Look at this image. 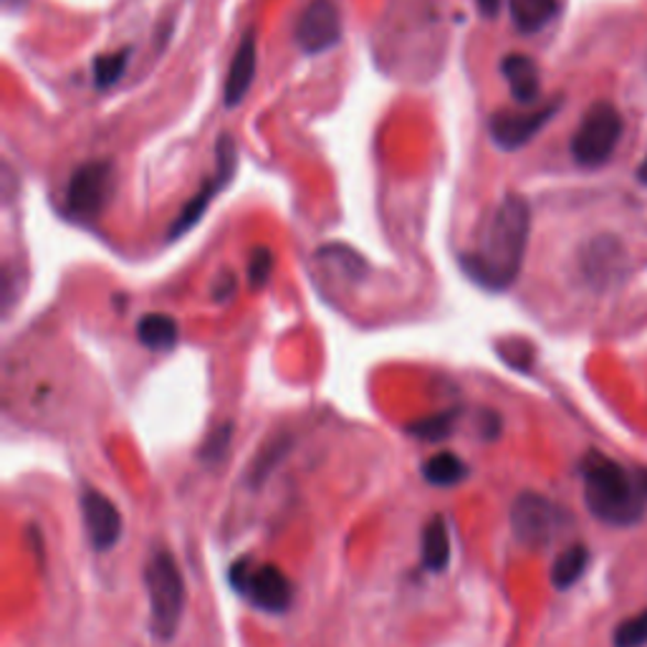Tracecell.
I'll return each instance as SVG.
<instances>
[{
    "mask_svg": "<svg viewBox=\"0 0 647 647\" xmlns=\"http://www.w3.org/2000/svg\"><path fill=\"white\" fill-rule=\"evenodd\" d=\"M531 235V208L522 195L508 193L493 208L481 241L473 253L463 255V268L475 284L489 292H506L524 268Z\"/></svg>",
    "mask_w": 647,
    "mask_h": 647,
    "instance_id": "1",
    "label": "cell"
},
{
    "mask_svg": "<svg viewBox=\"0 0 647 647\" xmlns=\"http://www.w3.org/2000/svg\"><path fill=\"white\" fill-rule=\"evenodd\" d=\"M584 501L592 516L607 526H633L643 518L647 485L640 473H629L602 453H586L582 461Z\"/></svg>",
    "mask_w": 647,
    "mask_h": 647,
    "instance_id": "2",
    "label": "cell"
},
{
    "mask_svg": "<svg viewBox=\"0 0 647 647\" xmlns=\"http://www.w3.org/2000/svg\"><path fill=\"white\" fill-rule=\"evenodd\" d=\"M144 584L150 597L152 633L160 640H169L180 627L185 612V582L175 557L160 549L144 567Z\"/></svg>",
    "mask_w": 647,
    "mask_h": 647,
    "instance_id": "3",
    "label": "cell"
},
{
    "mask_svg": "<svg viewBox=\"0 0 647 647\" xmlns=\"http://www.w3.org/2000/svg\"><path fill=\"white\" fill-rule=\"evenodd\" d=\"M623 114L610 101H597L586 109L572 138V157L582 167H602L615 155L619 140H623Z\"/></svg>",
    "mask_w": 647,
    "mask_h": 647,
    "instance_id": "4",
    "label": "cell"
},
{
    "mask_svg": "<svg viewBox=\"0 0 647 647\" xmlns=\"http://www.w3.org/2000/svg\"><path fill=\"white\" fill-rule=\"evenodd\" d=\"M569 524L567 511L541 493L526 491L511 506V529L524 547L544 549L564 534Z\"/></svg>",
    "mask_w": 647,
    "mask_h": 647,
    "instance_id": "5",
    "label": "cell"
},
{
    "mask_svg": "<svg viewBox=\"0 0 647 647\" xmlns=\"http://www.w3.org/2000/svg\"><path fill=\"white\" fill-rule=\"evenodd\" d=\"M231 584L235 592L249 597L255 607L266 612H286L292 607L294 586L288 577L274 564L251 567L249 559L235 561L231 569Z\"/></svg>",
    "mask_w": 647,
    "mask_h": 647,
    "instance_id": "6",
    "label": "cell"
},
{
    "mask_svg": "<svg viewBox=\"0 0 647 647\" xmlns=\"http://www.w3.org/2000/svg\"><path fill=\"white\" fill-rule=\"evenodd\" d=\"M114 190V169L109 162L94 160L87 165L76 167V173L69 180L66 190V210L76 218H94L99 216L105 206L112 198Z\"/></svg>",
    "mask_w": 647,
    "mask_h": 647,
    "instance_id": "7",
    "label": "cell"
},
{
    "mask_svg": "<svg viewBox=\"0 0 647 647\" xmlns=\"http://www.w3.org/2000/svg\"><path fill=\"white\" fill-rule=\"evenodd\" d=\"M235 162H238L235 140L231 138V134H220L216 144V177H208L198 190V195H195V198L180 210V216H177L173 228H169V238H180L190 231L193 226L200 223L202 216H206V210L210 208V202L216 200V195L231 183V177L235 173Z\"/></svg>",
    "mask_w": 647,
    "mask_h": 647,
    "instance_id": "8",
    "label": "cell"
},
{
    "mask_svg": "<svg viewBox=\"0 0 647 647\" xmlns=\"http://www.w3.org/2000/svg\"><path fill=\"white\" fill-rule=\"evenodd\" d=\"M342 41V13L335 0H311L296 23V44L304 54H324Z\"/></svg>",
    "mask_w": 647,
    "mask_h": 647,
    "instance_id": "9",
    "label": "cell"
},
{
    "mask_svg": "<svg viewBox=\"0 0 647 647\" xmlns=\"http://www.w3.org/2000/svg\"><path fill=\"white\" fill-rule=\"evenodd\" d=\"M559 107L561 99H555L551 105L536 109V112H508V109H501V112L493 114L489 122L491 138L506 152L524 147V144L531 142L536 134L541 132V127L559 112Z\"/></svg>",
    "mask_w": 647,
    "mask_h": 647,
    "instance_id": "10",
    "label": "cell"
},
{
    "mask_svg": "<svg viewBox=\"0 0 647 647\" xmlns=\"http://www.w3.org/2000/svg\"><path fill=\"white\" fill-rule=\"evenodd\" d=\"M81 514L91 547L97 551L112 549L122 536V516H119L114 501L105 493L87 489L81 496Z\"/></svg>",
    "mask_w": 647,
    "mask_h": 647,
    "instance_id": "11",
    "label": "cell"
},
{
    "mask_svg": "<svg viewBox=\"0 0 647 647\" xmlns=\"http://www.w3.org/2000/svg\"><path fill=\"white\" fill-rule=\"evenodd\" d=\"M255 64H259V51H255V31H245V36L241 39V44L235 48V56L231 62V69H228V79H226V107L235 109L249 94L251 84L255 79Z\"/></svg>",
    "mask_w": 647,
    "mask_h": 647,
    "instance_id": "12",
    "label": "cell"
},
{
    "mask_svg": "<svg viewBox=\"0 0 647 647\" xmlns=\"http://www.w3.org/2000/svg\"><path fill=\"white\" fill-rule=\"evenodd\" d=\"M501 74L511 89V97H514L518 105H534L541 94V76L539 66L531 56L526 54H508L504 62H501Z\"/></svg>",
    "mask_w": 647,
    "mask_h": 647,
    "instance_id": "13",
    "label": "cell"
},
{
    "mask_svg": "<svg viewBox=\"0 0 647 647\" xmlns=\"http://www.w3.org/2000/svg\"><path fill=\"white\" fill-rule=\"evenodd\" d=\"M508 15L516 31L539 33L557 15V0H508Z\"/></svg>",
    "mask_w": 647,
    "mask_h": 647,
    "instance_id": "14",
    "label": "cell"
},
{
    "mask_svg": "<svg viewBox=\"0 0 647 647\" xmlns=\"http://www.w3.org/2000/svg\"><path fill=\"white\" fill-rule=\"evenodd\" d=\"M177 321L167 314L152 311L147 317H142L138 324V339L152 352H167L177 344Z\"/></svg>",
    "mask_w": 647,
    "mask_h": 647,
    "instance_id": "15",
    "label": "cell"
},
{
    "mask_svg": "<svg viewBox=\"0 0 647 647\" xmlns=\"http://www.w3.org/2000/svg\"><path fill=\"white\" fill-rule=\"evenodd\" d=\"M450 561V534L446 518L436 516L423 531V564L428 572H442Z\"/></svg>",
    "mask_w": 647,
    "mask_h": 647,
    "instance_id": "16",
    "label": "cell"
},
{
    "mask_svg": "<svg viewBox=\"0 0 647 647\" xmlns=\"http://www.w3.org/2000/svg\"><path fill=\"white\" fill-rule=\"evenodd\" d=\"M586 564H590V551L582 544H572L555 559V567H551V584L557 590H569L579 577L584 574Z\"/></svg>",
    "mask_w": 647,
    "mask_h": 647,
    "instance_id": "17",
    "label": "cell"
},
{
    "mask_svg": "<svg viewBox=\"0 0 647 647\" xmlns=\"http://www.w3.org/2000/svg\"><path fill=\"white\" fill-rule=\"evenodd\" d=\"M468 475L465 463L450 450H440V453L430 456L423 463V479L432 485H456Z\"/></svg>",
    "mask_w": 647,
    "mask_h": 647,
    "instance_id": "18",
    "label": "cell"
},
{
    "mask_svg": "<svg viewBox=\"0 0 647 647\" xmlns=\"http://www.w3.org/2000/svg\"><path fill=\"white\" fill-rule=\"evenodd\" d=\"M130 48L114 51V54H105L94 58V87L97 89H109L122 79L127 72V64H130Z\"/></svg>",
    "mask_w": 647,
    "mask_h": 647,
    "instance_id": "19",
    "label": "cell"
},
{
    "mask_svg": "<svg viewBox=\"0 0 647 647\" xmlns=\"http://www.w3.org/2000/svg\"><path fill=\"white\" fill-rule=\"evenodd\" d=\"M456 420H458V410H446V413L423 417V420L407 425V432H410V436H415V438H423V440H430V442L446 440L450 432H453Z\"/></svg>",
    "mask_w": 647,
    "mask_h": 647,
    "instance_id": "20",
    "label": "cell"
},
{
    "mask_svg": "<svg viewBox=\"0 0 647 647\" xmlns=\"http://www.w3.org/2000/svg\"><path fill=\"white\" fill-rule=\"evenodd\" d=\"M288 448H292V440L288 438H278L276 442H268V446L263 448V453L255 458V463L251 468V483L259 485V483L266 481L268 473L276 468V463L288 453Z\"/></svg>",
    "mask_w": 647,
    "mask_h": 647,
    "instance_id": "21",
    "label": "cell"
},
{
    "mask_svg": "<svg viewBox=\"0 0 647 647\" xmlns=\"http://www.w3.org/2000/svg\"><path fill=\"white\" fill-rule=\"evenodd\" d=\"M647 645V610L625 619L615 629V647H645Z\"/></svg>",
    "mask_w": 647,
    "mask_h": 647,
    "instance_id": "22",
    "label": "cell"
},
{
    "mask_svg": "<svg viewBox=\"0 0 647 647\" xmlns=\"http://www.w3.org/2000/svg\"><path fill=\"white\" fill-rule=\"evenodd\" d=\"M231 436H233L231 423L220 425V428L212 430L210 436H208V440L202 442V448H200V458H202V461L210 463V465L223 461L226 450H228V446H231Z\"/></svg>",
    "mask_w": 647,
    "mask_h": 647,
    "instance_id": "23",
    "label": "cell"
},
{
    "mask_svg": "<svg viewBox=\"0 0 647 647\" xmlns=\"http://www.w3.org/2000/svg\"><path fill=\"white\" fill-rule=\"evenodd\" d=\"M271 271H274V253L268 249H259L251 255L249 263V278L253 288H261L271 278Z\"/></svg>",
    "mask_w": 647,
    "mask_h": 647,
    "instance_id": "24",
    "label": "cell"
},
{
    "mask_svg": "<svg viewBox=\"0 0 647 647\" xmlns=\"http://www.w3.org/2000/svg\"><path fill=\"white\" fill-rule=\"evenodd\" d=\"M475 3H479V11L485 19H496L501 11V0H475Z\"/></svg>",
    "mask_w": 647,
    "mask_h": 647,
    "instance_id": "25",
    "label": "cell"
},
{
    "mask_svg": "<svg viewBox=\"0 0 647 647\" xmlns=\"http://www.w3.org/2000/svg\"><path fill=\"white\" fill-rule=\"evenodd\" d=\"M637 180H640L643 185H647V157L643 160V165L637 167Z\"/></svg>",
    "mask_w": 647,
    "mask_h": 647,
    "instance_id": "26",
    "label": "cell"
},
{
    "mask_svg": "<svg viewBox=\"0 0 647 647\" xmlns=\"http://www.w3.org/2000/svg\"><path fill=\"white\" fill-rule=\"evenodd\" d=\"M643 479H645V485H647V471H643Z\"/></svg>",
    "mask_w": 647,
    "mask_h": 647,
    "instance_id": "27",
    "label": "cell"
}]
</instances>
